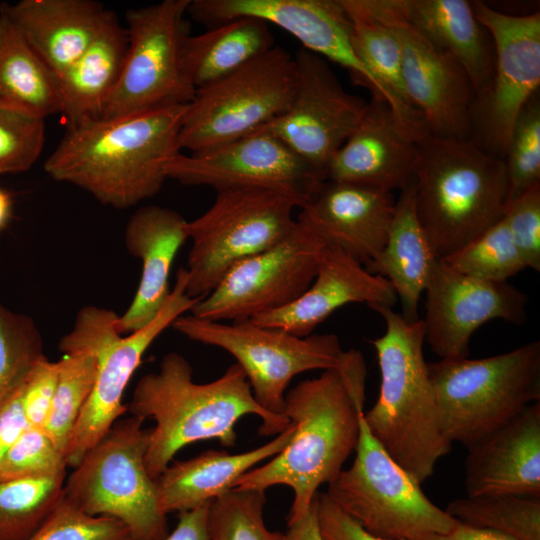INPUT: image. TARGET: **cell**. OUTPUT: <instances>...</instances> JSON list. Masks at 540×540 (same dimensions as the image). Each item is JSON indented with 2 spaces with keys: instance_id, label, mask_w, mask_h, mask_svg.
Instances as JSON below:
<instances>
[{
  "instance_id": "1",
  "label": "cell",
  "mask_w": 540,
  "mask_h": 540,
  "mask_svg": "<svg viewBox=\"0 0 540 540\" xmlns=\"http://www.w3.org/2000/svg\"><path fill=\"white\" fill-rule=\"evenodd\" d=\"M366 376L362 353L350 349L342 367L293 387L285 396V414L295 428L292 438L268 463L243 474L233 488L265 491L286 485L294 493L288 523L306 514L318 488L338 476L356 448Z\"/></svg>"
},
{
  "instance_id": "2",
  "label": "cell",
  "mask_w": 540,
  "mask_h": 540,
  "mask_svg": "<svg viewBox=\"0 0 540 540\" xmlns=\"http://www.w3.org/2000/svg\"><path fill=\"white\" fill-rule=\"evenodd\" d=\"M186 107L100 118L66 130L44 170L104 205L130 208L156 195L167 179L166 165L181 150Z\"/></svg>"
},
{
  "instance_id": "3",
  "label": "cell",
  "mask_w": 540,
  "mask_h": 540,
  "mask_svg": "<svg viewBox=\"0 0 540 540\" xmlns=\"http://www.w3.org/2000/svg\"><path fill=\"white\" fill-rule=\"evenodd\" d=\"M127 410L155 421L145 454L147 471L154 480L174 455L191 443L218 440L223 447H233L235 424L245 415L261 418V436L280 434L291 426L289 420L269 413L256 402L237 363L216 380L196 383L190 363L174 352L162 358L157 372L140 378Z\"/></svg>"
},
{
  "instance_id": "4",
  "label": "cell",
  "mask_w": 540,
  "mask_h": 540,
  "mask_svg": "<svg viewBox=\"0 0 540 540\" xmlns=\"http://www.w3.org/2000/svg\"><path fill=\"white\" fill-rule=\"evenodd\" d=\"M385 322L381 337L369 340L380 369L379 397L364 421L384 451L418 483L425 482L452 443L444 435L423 346L422 319L406 320L392 306L371 304Z\"/></svg>"
},
{
  "instance_id": "5",
  "label": "cell",
  "mask_w": 540,
  "mask_h": 540,
  "mask_svg": "<svg viewBox=\"0 0 540 540\" xmlns=\"http://www.w3.org/2000/svg\"><path fill=\"white\" fill-rule=\"evenodd\" d=\"M415 209L439 259L458 250L503 216V158L472 139L429 135L417 144Z\"/></svg>"
},
{
  "instance_id": "6",
  "label": "cell",
  "mask_w": 540,
  "mask_h": 540,
  "mask_svg": "<svg viewBox=\"0 0 540 540\" xmlns=\"http://www.w3.org/2000/svg\"><path fill=\"white\" fill-rule=\"evenodd\" d=\"M186 284L187 270L181 267L157 316L124 337L116 328L115 312L93 305L79 310L73 328L62 337L59 348L63 354L92 353L97 359V373L65 452L67 466L76 467L127 411L122 403L123 394L144 353L166 328L200 300L186 294Z\"/></svg>"
},
{
  "instance_id": "7",
  "label": "cell",
  "mask_w": 540,
  "mask_h": 540,
  "mask_svg": "<svg viewBox=\"0 0 540 540\" xmlns=\"http://www.w3.org/2000/svg\"><path fill=\"white\" fill-rule=\"evenodd\" d=\"M446 438L467 449L540 401V342L428 363Z\"/></svg>"
},
{
  "instance_id": "8",
  "label": "cell",
  "mask_w": 540,
  "mask_h": 540,
  "mask_svg": "<svg viewBox=\"0 0 540 540\" xmlns=\"http://www.w3.org/2000/svg\"><path fill=\"white\" fill-rule=\"evenodd\" d=\"M144 422L134 415L116 422L74 467L63 495L87 514L121 521L132 540H163L167 515L145 465L150 429Z\"/></svg>"
},
{
  "instance_id": "9",
  "label": "cell",
  "mask_w": 540,
  "mask_h": 540,
  "mask_svg": "<svg viewBox=\"0 0 540 540\" xmlns=\"http://www.w3.org/2000/svg\"><path fill=\"white\" fill-rule=\"evenodd\" d=\"M355 450L352 466L325 493L367 532L394 540H435L455 527L458 521L431 502L421 484L384 451L363 414Z\"/></svg>"
},
{
  "instance_id": "10",
  "label": "cell",
  "mask_w": 540,
  "mask_h": 540,
  "mask_svg": "<svg viewBox=\"0 0 540 540\" xmlns=\"http://www.w3.org/2000/svg\"><path fill=\"white\" fill-rule=\"evenodd\" d=\"M171 326L193 341L219 347L234 356L256 402L287 420L285 396L291 380L309 370L338 369L349 352L342 349L335 334L299 337L250 319L224 323L190 314L178 317Z\"/></svg>"
},
{
  "instance_id": "11",
  "label": "cell",
  "mask_w": 540,
  "mask_h": 540,
  "mask_svg": "<svg viewBox=\"0 0 540 540\" xmlns=\"http://www.w3.org/2000/svg\"><path fill=\"white\" fill-rule=\"evenodd\" d=\"M295 207L286 196L265 188L218 191L213 204L188 221L192 246L186 294L205 297L234 265L280 242L295 226Z\"/></svg>"
},
{
  "instance_id": "12",
  "label": "cell",
  "mask_w": 540,
  "mask_h": 540,
  "mask_svg": "<svg viewBox=\"0 0 540 540\" xmlns=\"http://www.w3.org/2000/svg\"><path fill=\"white\" fill-rule=\"evenodd\" d=\"M294 91V56L274 46L196 90L183 117L180 149L205 151L256 132L288 109Z\"/></svg>"
},
{
  "instance_id": "13",
  "label": "cell",
  "mask_w": 540,
  "mask_h": 540,
  "mask_svg": "<svg viewBox=\"0 0 540 540\" xmlns=\"http://www.w3.org/2000/svg\"><path fill=\"white\" fill-rule=\"evenodd\" d=\"M190 0H163L126 12L128 47L101 118L187 105L195 95L183 66Z\"/></svg>"
},
{
  "instance_id": "14",
  "label": "cell",
  "mask_w": 540,
  "mask_h": 540,
  "mask_svg": "<svg viewBox=\"0 0 540 540\" xmlns=\"http://www.w3.org/2000/svg\"><path fill=\"white\" fill-rule=\"evenodd\" d=\"M472 6L492 40L494 66L473 99L470 139L504 159L515 122L540 86V13L507 14L480 1Z\"/></svg>"
},
{
  "instance_id": "15",
  "label": "cell",
  "mask_w": 540,
  "mask_h": 540,
  "mask_svg": "<svg viewBox=\"0 0 540 540\" xmlns=\"http://www.w3.org/2000/svg\"><path fill=\"white\" fill-rule=\"evenodd\" d=\"M325 243L296 219L274 246L234 265L216 287L190 310L211 321H235L280 309L312 283Z\"/></svg>"
},
{
  "instance_id": "16",
  "label": "cell",
  "mask_w": 540,
  "mask_h": 540,
  "mask_svg": "<svg viewBox=\"0 0 540 540\" xmlns=\"http://www.w3.org/2000/svg\"><path fill=\"white\" fill-rule=\"evenodd\" d=\"M167 179L183 185L209 186L216 192L258 187L278 192L302 208L325 177L281 140L257 131L217 147L172 157Z\"/></svg>"
},
{
  "instance_id": "17",
  "label": "cell",
  "mask_w": 540,
  "mask_h": 540,
  "mask_svg": "<svg viewBox=\"0 0 540 540\" xmlns=\"http://www.w3.org/2000/svg\"><path fill=\"white\" fill-rule=\"evenodd\" d=\"M294 60L290 106L257 131L277 137L326 180L331 158L361 122L368 102L348 93L321 56L302 48Z\"/></svg>"
},
{
  "instance_id": "18",
  "label": "cell",
  "mask_w": 540,
  "mask_h": 540,
  "mask_svg": "<svg viewBox=\"0 0 540 540\" xmlns=\"http://www.w3.org/2000/svg\"><path fill=\"white\" fill-rule=\"evenodd\" d=\"M395 32L406 94L433 136L470 139L474 90L462 66L410 21L404 0H371Z\"/></svg>"
},
{
  "instance_id": "19",
  "label": "cell",
  "mask_w": 540,
  "mask_h": 540,
  "mask_svg": "<svg viewBox=\"0 0 540 540\" xmlns=\"http://www.w3.org/2000/svg\"><path fill=\"white\" fill-rule=\"evenodd\" d=\"M187 15L209 28L244 17L276 25L304 49L347 69L353 81L368 88L372 96L384 98L355 53L351 21L340 0H190Z\"/></svg>"
},
{
  "instance_id": "20",
  "label": "cell",
  "mask_w": 540,
  "mask_h": 540,
  "mask_svg": "<svg viewBox=\"0 0 540 540\" xmlns=\"http://www.w3.org/2000/svg\"><path fill=\"white\" fill-rule=\"evenodd\" d=\"M425 342L440 357H468L474 332L490 320L523 324L525 293L508 282H493L461 274L441 259L425 290Z\"/></svg>"
},
{
  "instance_id": "21",
  "label": "cell",
  "mask_w": 540,
  "mask_h": 540,
  "mask_svg": "<svg viewBox=\"0 0 540 540\" xmlns=\"http://www.w3.org/2000/svg\"><path fill=\"white\" fill-rule=\"evenodd\" d=\"M395 205L391 192L325 180L300 208L297 219L325 244L365 266L385 245Z\"/></svg>"
},
{
  "instance_id": "22",
  "label": "cell",
  "mask_w": 540,
  "mask_h": 540,
  "mask_svg": "<svg viewBox=\"0 0 540 540\" xmlns=\"http://www.w3.org/2000/svg\"><path fill=\"white\" fill-rule=\"evenodd\" d=\"M396 301L397 295L388 280L371 274L340 248L325 244L316 275L306 291L292 303L250 320L263 327L306 337L346 304L393 306Z\"/></svg>"
},
{
  "instance_id": "23",
  "label": "cell",
  "mask_w": 540,
  "mask_h": 540,
  "mask_svg": "<svg viewBox=\"0 0 540 540\" xmlns=\"http://www.w3.org/2000/svg\"><path fill=\"white\" fill-rule=\"evenodd\" d=\"M417 160V143L403 133L386 100L372 97L355 131L331 158L326 180L392 193L412 181Z\"/></svg>"
},
{
  "instance_id": "24",
  "label": "cell",
  "mask_w": 540,
  "mask_h": 540,
  "mask_svg": "<svg viewBox=\"0 0 540 540\" xmlns=\"http://www.w3.org/2000/svg\"><path fill=\"white\" fill-rule=\"evenodd\" d=\"M468 496L540 497V401L467 449Z\"/></svg>"
},
{
  "instance_id": "25",
  "label": "cell",
  "mask_w": 540,
  "mask_h": 540,
  "mask_svg": "<svg viewBox=\"0 0 540 540\" xmlns=\"http://www.w3.org/2000/svg\"><path fill=\"white\" fill-rule=\"evenodd\" d=\"M188 239V221L178 212L160 206L139 208L129 219L124 235L127 250L142 262L136 294L116 328L122 334L150 323L164 306L170 291L174 259Z\"/></svg>"
},
{
  "instance_id": "26",
  "label": "cell",
  "mask_w": 540,
  "mask_h": 540,
  "mask_svg": "<svg viewBox=\"0 0 540 540\" xmlns=\"http://www.w3.org/2000/svg\"><path fill=\"white\" fill-rule=\"evenodd\" d=\"M23 38L60 76L91 44L114 12L93 0L1 3Z\"/></svg>"
},
{
  "instance_id": "27",
  "label": "cell",
  "mask_w": 540,
  "mask_h": 540,
  "mask_svg": "<svg viewBox=\"0 0 540 540\" xmlns=\"http://www.w3.org/2000/svg\"><path fill=\"white\" fill-rule=\"evenodd\" d=\"M294 430L291 424L273 440L247 452L207 450L191 459L170 463L155 479L161 511L167 515L191 510L230 491L243 474L279 454Z\"/></svg>"
},
{
  "instance_id": "28",
  "label": "cell",
  "mask_w": 540,
  "mask_h": 540,
  "mask_svg": "<svg viewBox=\"0 0 540 540\" xmlns=\"http://www.w3.org/2000/svg\"><path fill=\"white\" fill-rule=\"evenodd\" d=\"M128 47L126 28L115 13L86 50L59 76L66 130L100 119L114 92Z\"/></svg>"
},
{
  "instance_id": "29",
  "label": "cell",
  "mask_w": 540,
  "mask_h": 540,
  "mask_svg": "<svg viewBox=\"0 0 540 540\" xmlns=\"http://www.w3.org/2000/svg\"><path fill=\"white\" fill-rule=\"evenodd\" d=\"M439 258L421 226L412 181L401 189L387 239L380 253L364 267L392 285L402 306V316L414 322L418 306Z\"/></svg>"
},
{
  "instance_id": "30",
  "label": "cell",
  "mask_w": 540,
  "mask_h": 540,
  "mask_svg": "<svg viewBox=\"0 0 540 540\" xmlns=\"http://www.w3.org/2000/svg\"><path fill=\"white\" fill-rule=\"evenodd\" d=\"M350 21L356 55L382 90L403 133L420 143L430 133L421 113L410 102L401 70V49L390 25L371 0H340Z\"/></svg>"
},
{
  "instance_id": "31",
  "label": "cell",
  "mask_w": 540,
  "mask_h": 540,
  "mask_svg": "<svg viewBox=\"0 0 540 540\" xmlns=\"http://www.w3.org/2000/svg\"><path fill=\"white\" fill-rule=\"evenodd\" d=\"M412 24L434 46L451 55L465 70L474 96L488 83L494 49L487 30L466 0H404Z\"/></svg>"
},
{
  "instance_id": "32",
  "label": "cell",
  "mask_w": 540,
  "mask_h": 540,
  "mask_svg": "<svg viewBox=\"0 0 540 540\" xmlns=\"http://www.w3.org/2000/svg\"><path fill=\"white\" fill-rule=\"evenodd\" d=\"M269 24L257 18H238L189 35L183 47L185 74L195 90L245 66L274 45Z\"/></svg>"
},
{
  "instance_id": "33",
  "label": "cell",
  "mask_w": 540,
  "mask_h": 540,
  "mask_svg": "<svg viewBox=\"0 0 540 540\" xmlns=\"http://www.w3.org/2000/svg\"><path fill=\"white\" fill-rule=\"evenodd\" d=\"M0 105L45 119L60 113L59 76L0 9Z\"/></svg>"
},
{
  "instance_id": "34",
  "label": "cell",
  "mask_w": 540,
  "mask_h": 540,
  "mask_svg": "<svg viewBox=\"0 0 540 540\" xmlns=\"http://www.w3.org/2000/svg\"><path fill=\"white\" fill-rule=\"evenodd\" d=\"M458 522L514 540H540V497L517 494L467 496L445 510Z\"/></svg>"
},
{
  "instance_id": "35",
  "label": "cell",
  "mask_w": 540,
  "mask_h": 540,
  "mask_svg": "<svg viewBox=\"0 0 540 540\" xmlns=\"http://www.w3.org/2000/svg\"><path fill=\"white\" fill-rule=\"evenodd\" d=\"M65 477L0 482V540H27L63 495Z\"/></svg>"
},
{
  "instance_id": "36",
  "label": "cell",
  "mask_w": 540,
  "mask_h": 540,
  "mask_svg": "<svg viewBox=\"0 0 540 540\" xmlns=\"http://www.w3.org/2000/svg\"><path fill=\"white\" fill-rule=\"evenodd\" d=\"M57 387L44 431L65 455L74 427L92 392L97 359L89 352L66 353L58 361Z\"/></svg>"
},
{
  "instance_id": "37",
  "label": "cell",
  "mask_w": 540,
  "mask_h": 540,
  "mask_svg": "<svg viewBox=\"0 0 540 540\" xmlns=\"http://www.w3.org/2000/svg\"><path fill=\"white\" fill-rule=\"evenodd\" d=\"M441 260L461 274L493 282H507L527 268L503 218Z\"/></svg>"
},
{
  "instance_id": "38",
  "label": "cell",
  "mask_w": 540,
  "mask_h": 540,
  "mask_svg": "<svg viewBox=\"0 0 540 540\" xmlns=\"http://www.w3.org/2000/svg\"><path fill=\"white\" fill-rule=\"evenodd\" d=\"M44 356L43 339L33 319L0 302V411Z\"/></svg>"
},
{
  "instance_id": "39",
  "label": "cell",
  "mask_w": 540,
  "mask_h": 540,
  "mask_svg": "<svg viewBox=\"0 0 540 540\" xmlns=\"http://www.w3.org/2000/svg\"><path fill=\"white\" fill-rule=\"evenodd\" d=\"M265 491L233 488L211 501V540H284L264 522Z\"/></svg>"
},
{
  "instance_id": "40",
  "label": "cell",
  "mask_w": 540,
  "mask_h": 540,
  "mask_svg": "<svg viewBox=\"0 0 540 540\" xmlns=\"http://www.w3.org/2000/svg\"><path fill=\"white\" fill-rule=\"evenodd\" d=\"M537 94L516 120L504 155L508 185L506 202L540 185V102Z\"/></svg>"
},
{
  "instance_id": "41",
  "label": "cell",
  "mask_w": 540,
  "mask_h": 540,
  "mask_svg": "<svg viewBox=\"0 0 540 540\" xmlns=\"http://www.w3.org/2000/svg\"><path fill=\"white\" fill-rule=\"evenodd\" d=\"M65 455L44 430L28 426L0 463V482L65 477Z\"/></svg>"
},
{
  "instance_id": "42",
  "label": "cell",
  "mask_w": 540,
  "mask_h": 540,
  "mask_svg": "<svg viewBox=\"0 0 540 540\" xmlns=\"http://www.w3.org/2000/svg\"><path fill=\"white\" fill-rule=\"evenodd\" d=\"M45 143V119L0 105V176L26 172Z\"/></svg>"
},
{
  "instance_id": "43",
  "label": "cell",
  "mask_w": 540,
  "mask_h": 540,
  "mask_svg": "<svg viewBox=\"0 0 540 540\" xmlns=\"http://www.w3.org/2000/svg\"><path fill=\"white\" fill-rule=\"evenodd\" d=\"M27 540H132L126 525L87 514L62 495L44 523Z\"/></svg>"
},
{
  "instance_id": "44",
  "label": "cell",
  "mask_w": 540,
  "mask_h": 540,
  "mask_svg": "<svg viewBox=\"0 0 540 540\" xmlns=\"http://www.w3.org/2000/svg\"><path fill=\"white\" fill-rule=\"evenodd\" d=\"M503 220L526 267L540 270V185L505 203Z\"/></svg>"
},
{
  "instance_id": "45",
  "label": "cell",
  "mask_w": 540,
  "mask_h": 540,
  "mask_svg": "<svg viewBox=\"0 0 540 540\" xmlns=\"http://www.w3.org/2000/svg\"><path fill=\"white\" fill-rule=\"evenodd\" d=\"M59 374L57 362L42 357L31 370L23 389L22 405L28 426L44 430L52 407Z\"/></svg>"
},
{
  "instance_id": "46",
  "label": "cell",
  "mask_w": 540,
  "mask_h": 540,
  "mask_svg": "<svg viewBox=\"0 0 540 540\" xmlns=\"http://www.w3.org/2000/svg\"><path fill=\"white\" fill-rule=\"evenodd\" d=\"M317 517L323 540H394L367 532L324 492H317Z\"/></svg>"
},
{
  "instance_id": "47",
  "label": "cell",
  "mask_w": 540,
  "mask_h": 540,
  "mask_svg": "<svg viewBox=\"0 0 540 540\" xmlns=\"http://www.w3.org/2000/svg\"><path fill=\"white\" fill-rule=\"evenodd\" d=\"M23 389L24 386L0 411V463L16 439L28 427L22 405Z\"/></svg>"
},
{
  "instance_id": "48",
  "label": "cell",
  "mask_w": 540,
  "mask_h": 540,
  "mask_svg": "<svg viewBox=\"0 0 540 540\" xmlns=\"http://www.w3.org/2000/svg\"><path fill=\"white\" fill-rule=\"evenodd\" d=\"M210 505L211 501L180 512L175 529L163 540H211L208 527Z\"/></svg>"
},
{
  "instance_id": "49",
  "label": "cell",
  "mask_w": 540,
  "mask_h": 540,
  "mask_svg": "<svg viewBox=\"0 0 540 540\" xmlns=\"http://www.w3.org/2000/svg\"><path fill=\"white\" fill-rule=\"evenodd\" d=\"M284 540H323L317 517L316 495L306 514L288 523Z\"/></svg>"
},
{
  "instance_id": "50",
  "label": "cell",
  "mask_w": 540,
  "mask_h": 540,
  "mask_svg": "<svg viewBox=\"0 0 540 540\" xmlns=\"http://www.w3.org/2000/svg\"><path fill=\"white\" fill-rule=\"evenodd\" d=\"M435 540H514L504 534L474 528L460 522H457L455 527L446 534L438 536Z\"/></svg>"
},
{
  "instance_id": "51",
  "label": "cell",
  "mask_w": 540,
  "mask_h": 540,
  "mask_svg": "<svg viewBox=\"0 0 540 540\" xmlns=\"http://www.w3.org/2000/svg\"><path fill=\"white\" fill-rule=\"evenodd\" d=\"M13 200L11 194L0 187V231L8 224L12 215Z\"/></svg>"
}]
</instances>
